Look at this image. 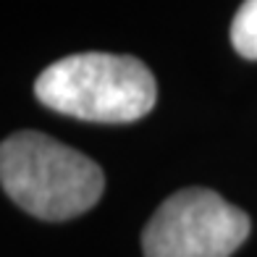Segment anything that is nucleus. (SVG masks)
Here are the masks:
<instances>
[{
	"instance_id": "1",
	"label": "nucleus",
	"mask_w": 257,
	"mask_h": 257,
	"mask_svg": "<svg viewBox=\"0 0 257 257\" xmlns=\"http://www.w3.org/2000/svg\"><path fill=\"white\" fill-rule=\"evenodd\" d=\"M0 181L21 210L42 220H68L87 213L105 189L95 160L40 132H19L3 142Z\"/></svg>"
},
{
	"instance_id": "2",
	"label": "nucleus",
	"mask_w": 257,
	"mask_h": 257,
	"mask_svg": "<svg viewBox=\"0 0 257 257\" xmlns=\"http://www.w3.org/2000/svg\"><path fill=\"white\" fill-rule=\"evenodd\" d=\"M34 95L50 110L95 123H132L153 110L158 84L132 55L76 53L55 61L34 81Z\"/></svg>"
},
{
	"instance_id": "3",
	"label": "nucleus",
	"mask_w": 257,
	"mask_h": 257,
	"mask_svg": "<svg viewBox=\"0 0 257 257\" xmlns=\"http://www.w3.org/2000/svg\"><path fill=\"white\" fill-rule=\"evenodd\" d=\"M249 236V218L205 186L171 194L142 233L145 257H231Z\"/></svg>"
},
{
	"instance_id": "4",
	"label": "nucleus",
	"mask_w": 257,
	"mask_h": 257,
	"mask_svg": "<svg viewBox=\"0 0 257 257\" xmlns=\"http://www.w3.org/2000/svg\"><path fill=\"white\" fill-rule=\"evenodd\" d=\"M231 45L241 58L257 61V0H244L231 24Z\"/></svg>"
}]
</instances>
